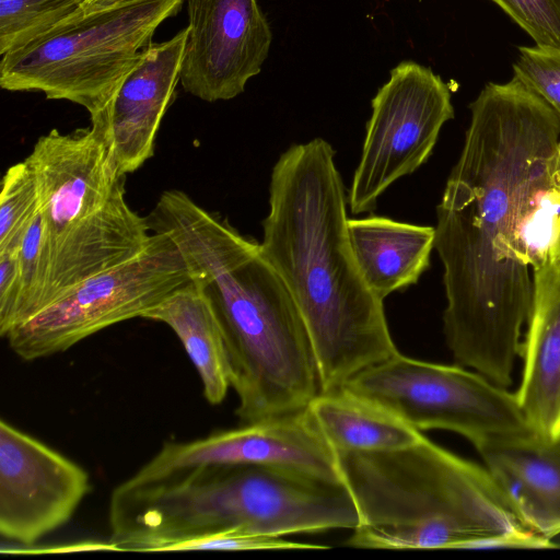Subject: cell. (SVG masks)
Here are the masks:
<instances>
[{
    "label": "cell",
    "instance_id": "5b68a950",
    "mask_svg": "<svg viewBox=\"0 0 560 560\" xmlns=\"http://www.w3.org/2000/svg\"><path fill=\"white\" fill-rule=\"evenodd\" d=\"M24 162L37 186L50 248L44 307L148 245L152 233L147 218L128 205L127 175L98 128L91 125L69 133L52 129L37 139Z\"/></svg>",
    "mask_w": 560,
    "mask_h": 560
},
{
    "label": "cell",
    "instance_id": "2e32d148",
    "mask_svg": "<svg viewBox=\"0 0 560 560\" xmlns=\"http://www.w3.org/2000/svg\"><path fill=\"white\" fill-rule=\"evenodd\" d=\"M348 236L369 288L384 301L416 284L430 266L435 228L369 215L348 220Z\"/></svg>",
    "mask_w": 560,
    "mask_h": 560
},
{
    "label": "cell",
    "instance_id": "8fae6325",
    "mask_svg": "<svg viewBox=\"0 0 560 560\" xmlns=\"http://www.w3.org/2000/svg\"><path fill=\"white\" fill-rule=\"evenodd\" d=\"M91 490L89 474L36 438L0 421V535L32 546L66 525Z\"/></svg>",
    "mask_w": 560,
    "mask_h": 560
},
{
    "label": "cell",
    "instance_id": "44dd1931",
    "mask_svg": "<svg viewBox=\"0 0 560 560\" xmlns=\"http://www.w3.org/2000/svg\"><path fill=\"white\" fill-rule=\"evenodd\" d=\"M19 266L21 298L11 329L30 319L44 307L50 283V248L39 210L23 237L19 250Z\"/></svg>",
    "mask_w": 560,
    "mask_h": 560
},
{
    "label": "cell",
    "instance_id": "484cf974",
    "mask_svg": "<svg viewBox=\"0 0 560 560\" xmlns=\"http://www.w3.org/2000/svg\"><path fill=\"white\" fill-rule=\"evenodd\" d=\"M19 250L0 253V335L3 338L13 326L21 298Z\"/></svg>",
    "mask_w": 560,
    "mask_h": 560
},
{
    "label": "cell",
    "instance_id": "ffe728a7",
    "mask_svg": "<svg viewBox=\"0 0 560 560\" xmlns=\"http://www.w3.org/2000/svg\"><path fill=\"white\" fill-rule=\"evenodd\" d=\"M86 0H0V54L18 49L49 32Z\"/></svg>",
    "mask_w": 560,
    "mask_h": 560
},
{
    "label": "cell",
    "instance_id": "277c9868",
    "mask_svg": "<svg viewBox=\"0 0 560 560\" xmlns=\"http://www.w3.org/2000/svg\"><path fill=\"white\" fill-rule=\"evenodd\" d=\"M359 524L347 545L432 549L555 545L522 520L487 467L423 436L387 452L336 453Z\"/></svg>",
    "mask_w": 560,
    "mask_h": 560
},
{
    "label": "cell",
    "instance_id": "52a82bcc",
    "mask_svg": "<svg viewBox=\"0 0 560 560\" xmlns=\"http://www.w3.org/2000/svg\"><path fill=\"white\" fill-rule=\"evenodd\" d=\"M412 428L456 432L474 446L534 432L516 398L478 372L400 354L354 374L342 386Z\"/></svg>",
    "mask_w": 560,
    "mask_h": 560
},
{
    "label": "cell",
    "instance_id": "30bf717a",
    "mask_svg": "<svg viewBox=\"0 0 560 560\" xmlns=\"http://www.w3.org/2000/svg\"><path fill=\"white\" fill-rule=\"evenodd\" d=\"M235 465L265 466L342 485L336 453L306 408L188 442H166L125 482L138 486L198 468Z\"/></svg>",
    "mask_w": 560,
    "mask_h": 560
},
{
    "label": "cell",
    "instance_id": "83f0119b",
    "mask_svg": "<svg viewBox=\"0 0 560 560\" xmlns=\"http://www.w3.org/2000/svg\"><path fill=\"white\" fill-rule=\"evenodd\" d=\"M550 258L560 260V220L558 223L555 241L551 247Z\"/></svg>",
    "mask_w": 560,
    "mask_h": 560
},
{
    "label": "cell",
    "instance_id": "9c48e42d",
    "mask_svg": "<svg viewBox=\"0 0 560 560\" xmlns=\"http://www.w3.org/2000/svg\"><path fill=\"white\" fill-rule=\"evenodd\" d=\"M454 117L448 86L430 68L404 61L372 100L361 156L348 192L352 214L371 212L397 179L431 155Z\"/></svg>",
    "mask_w": 560,
    "mask_h": 560
},
{
    "label": "cell",
    "instance_id": "7c38bea8",
    "mask_svg": "<svg viewBox=\"0 0 560 560\" xmlns=\"http://www.w3.org/2000/svg\"><path fill=\"white\" fill-rule=\"evenodd\" d=\"M179 82L205 102L229 101L260 72L271 31L256 0H187Z\"/></svg>",
    "mask_w": 560,
    "mask_h": 560
},
{
    "label": "cell",
    "instance_id": "8992f818",
    "mask_svg": "<svg viewBox=\"0 0 560 560\" xmlns=\"http://www.w3.org/2000/svg\"><path fill=\"white\" fill-rule=\"evenodd\" d=\"M183 0H129L85 12L1 57L0 86L42 92L82 106L90 118L109 101L121 78Z\"/></svg>",
    "mask_w": 560,
    "mask_h": 560
},
{
    "label": "cell",
    "instance_id": "7a4b0ae2",
    "mask_svg": "<svg viewBox=\"0 0 560 560\" xmlns=\"http://www.w3.org/2000/svg\"><path fill=\"white\" fill-rule=\"evenodd\" d=\"M335 153L314 138L279 156L259 243L302 315L320 393L398 352L383 300L369 288L350 245L348 196Z\"/></svg>",
    "mask_w": 560,
    "mask_h": 560
},
{
    "label": "cell",
    "instance_id": "4fadbf2b",
    "mask_svg": "<svg viewBox=\"0 0 560 560\" xmlns=\"http://www.w3.org/2000/svg\"><path fill=\"white\" fill-rule=\"evenodd\" d=\"M187 35L185 27L168 40L150 43L105 107L90 118L105 136L125 175L139 170L154 154L161 121L179 82Z\"/></svg>",
    "mask_w": 560,
    "mask_h": 560
},
{
    "label": "cell",
    "instance_id": "603a6c76",
    "mask_svg": "<svg viewBox=\"0 0 560 560\" xmlns=\"http://www.w3.org/2000/svg\"><path fill=\"white\" fill-rule=\"evenodd\" d=\"M513 72V78L542 98L560 119V47H518Z\"/></svg>",
    "mask_w": 560,
    "mask_h": 560
},
{
    "label": "cell",
    "instance_id": "5bb4252c",
    "mask_svg": "<svg viewBox=\"0 0 560 560\" xmlns=\"http://www.w3.org/2000/svg\"><path fill=\"white\" fill-rule=\"evenodd\" d=\"M533 302L521 341L523 372L515 393L533 431L560 438V260L549 258L534 269Z\"/></svg>",
    "mask_w": 560,
    "mask_h": 560
},
{
    "label": "cell",
    "instance_id": "4316f807",
    "mask_svg": "<svg viewBox=\"0 0 560 560\" xmlns=\"http://www.w3.org/2000/svg\"><path fill=\"white\" fill-rule=\"evenodd\" d=\"M129 0H86L83 10L85 12H93L97 10H102L112 5H115L117 3H121Z\"/></svg>",
    "mask_w": 560,
    "mask_h": 560
},
{
    "label": "cell",
    "instance_id": "cb8c5ba5",
    "mask_svg": "<svg viewBox=\"0 0 560 560\" xmlns=\"http://www.w3.org/2000/svg\"><path fill=\"white\" fill-rule=\"evenodd\" d=\"M536 45L560 47V0H491Z\"/></svg>",
    "mask_w": 560,
    "mask_h": 560
},
{
    "label": "cell",
    "instance_id": "ac0fdd59",
    "mask_svg": "<svg viewBox=\"0 0 560 560\" xmlns=\"http://www.w3.org/2000/svg\"><path fill=\"white\" fill-rule=\"evenodd\" d=\"M306 410L335 453L401 450L424 436L387 409L343 387L319 393Z\"/></svg>",
    "mask_w": 560,
    "mask_h": 560
},
{
    "label": "cell",
    "instance_id": "ba28073f",
    "mask_svg": "<svg viewBox=\"0 0 560 560\" xmlns=\"http://www.w3.org/2000/svg\"><path fill=\"white\" fill-rule=\"evenodd\" d=\"M191 279L174 240L152 233L139 254L69 288L4 339L26 361L63 352L109 326L141 318Z\"/></svg>",
    "mask_w": 560,
    "mask_h": 560
},
{
    "label": "cell",
    "instance_id": "d4e9b609",
    "mask_svg": "<svg viewBox=\"0 0 560 560\" xmlns=\"http://www.w3.org/2000/svg\"><path fill=\"white\" fill-rule=\"evenodd\" d=\"M327 546L295 542L254 535L241 530H224L175 541L168 551L184 550H262V549H327Z\"/></svg>",
    "mask_w": 560,
    "mask_h": 560
},
{
    "label": "cell",
    "instance_id": "7402d4cb",
    "mask_svg": "<svg viewBox=\"0 0 560 560\" xmlns=\"http://www.w3.org/2000/svg\"><path fill=\"white\" fill-rule=\"evenodd\" d=\"M39 210L37 186L27 164L10 166L0 192V253L19 250L25 232Z\"/></svg>",
    "mask_w": 560,
    "mask_h": 560
},
{
    "label": "cell",
    "instance_id": "6da1fadb",
    "mask_svg": "<svg viewBox=\"0 0 560 560\" xmlns=\"http://www.w3.org/2000/svg\"><path fill=\"white\" fill-rule=\"evenodd\" d=\"M469 107L464 145L436 207L443 330L456 364L508 387L534 291L513 247L516 199L533 159L560 137V119L515 78L486 84Z\"/></svg>",
    "mask_w": 560,
    "mask_h": 560
},
{
    "label": "cell",
    "instance_id": "d6986e66",
    "mask_svg": "<svg viewBox=\"0 0 560 560\" xmlns=\"http://www.w3.org/2000/svg\"><path fill=\"white\" fill-rule=\"evenodd\" d=\"M560 220V137L533 159L520 184L514 222V253L533 270L549 258Z\"/></svg>",
    "mask_w": 560,
    "mask_h": 560
},
{
    "label": "cell",
    "instance_id": "e0dca14e",
    "mask_svg": "<svg viewBox=\"0 0 560 560\" xmlns=\"http://www.w3.org/2000/svg\"><path fill=\"white\" fill-rule=\"evenodd\" d=\"M141 318L174 331L200 377L206 400L221 404L231 387V363L221 319L203 283L192 277Z\"/></svg>",
    "mask_w": 560,
    "mask_h": 560
},
{
    "label": "cell",
    "instance_id": "9a60e30c",
    "mask_svg": "<svg viewBox=\"0 0 560 560\" xmlns=\"http://www.w3.org/2000/svg\"><path fill=\"white\" fill-rule=\"evenodd\" d=\"M487 469L525 524L550 539L560 534V438L535 432L477 444Z\"/></svg>",
    "mask_w": 560,
    "mask_h": 560
},
{
    "label": "cell",
    "instance_id": "3957f363",
    "mask_svg": "<svg viewBox=\"0 0 560 560\" xmlns=\"http://www.w3.org/2000/svg\"><path fill=\"white\" fill-rule=\"evenodd\" d=\"M145 218L151 233L174 240L212 299L226 338L240 420L305 409L320 393L312 342L260 244L178 189L163 191Z\"/></svg>",
    "mask_w": 560,
    "mask_h": 560
}]
</instances>
